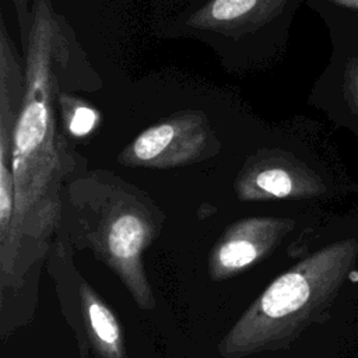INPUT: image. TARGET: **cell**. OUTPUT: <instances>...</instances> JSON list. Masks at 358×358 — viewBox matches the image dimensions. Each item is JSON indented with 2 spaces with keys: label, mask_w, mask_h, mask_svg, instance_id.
I'll return each instance as SVG.
<instances>
[{
  "label": "cell",
  "mask_w": 358,
  "mask_h": 358,
  "mask_svg": "<svg viewBox=\"0 0 358 358\" xmlns=\"http://www.w3.org/2000/svg\"><path fill=\"white\" fill-rule=\"evenodd\" d=\"M358 323V214L336 218L326 242L275 277L218 344L221 358L285 351L312 329L336 326L352 345Z\"/></svg>",
  "instance_id": "1"
},
{
  "label": "cell",
  "mask_w": 358,
  "mask_h": 358,
  "mask_svg": "<svg viewBox=\"0 0 358 358\" xmlns=\"http://www.w3.org/2000/svg\"><path fill=\"white\" fill-rule=\"evenodd\" d=\"M165 218L148 193L115 172L77 166L64 182L60 231L69 245L88 249L145 310H152L157 299L144 253L161 235Z\"/></svg>",
  "instance_id": "2"
},
{
  "label": "cell",
  "mask_w": 358,
  "mask_h": 358,
  "mask_svg": "<svg viewBox=\"0 0 358 358\" xmlns=\"http://www.w3.org/2000/svg\"><path fill=\"white\" fill-rule=\"evenodd\" d=\"M234 192L241 201H320L355 196V179L310 165L284 150H263L245 161Z\"/></svg>",
  "instance_id": "3"
},
{
  "label": "cell",
  "mask_w": 358,
  "mask_h": 358,
  "mask_svg": "<svg viewBox=\"0 0 358 358\" xmlns=\"http://www.w3.org/2000/svg\"><path fill=\"white\" fill-rule=\"evenodd\" d=\"M220 141L199 113H182L143 130L117 162L129 168L171 169L186 166L215 155Z\"/></svg>",
  "instance_id": "4"
},
{
  "label": "cell",
  "mask_w": 358,
  "mask_h": 358,
  "mask_svg": "<svg viewBox=\"0 0 358 358\" xmlns=\"http://www.w3.org/2000/svg\"><path fill=\"white\" fill-rule=\"evenodd\" d=\"M294 217H246L228 225L208 255V275L224 281L268 257L296 231Z\"/></svg>",
  "instance_id": "5"
},
{
  "label": "cell",
  "mask_w": 358,
  "mask_h": 358,
  "mask_svg": "<svg viewBox=\"0 0 358 358\" xmlns=\"http://www.w3.org/2000/svg\"><path fill=\"white\" fill-rule=\"evenodd\" d=\"M80 315L84 333V354L95 358H127L124 331L113 310L96 291L76 273Z\"/></svg>",
  "instance_id": "6"
},
{
  "label": "cell",
  "mask_w": 358,
  "mask_h": 358,
  "mask_svg": "<svg viewBox=\"0 0 358 358\" xmlns=\"http://www.w3.org/2000/svg\"><path fill=\"white\" fill-rule=\"evenodd\" d=\"M63 119L66 130L74 137L88 136L98 124L99 115L91 106L78 102L70 101L69 105L63 101Z\"/></svg>",
  "instance_id": "7"
},
{
  "label": "cell",
  "mask_w": 358,
  "mask_h": 358,
  "mask_svg": "<svg viewBox=\"0 0 358 358\" xmlns=\"http://www.w3.org/2000/svg\"><path fill=\"white\" fill-rule=\"evenodd\" d=\"M260 0H213L203 11L204 21L231 22L250 14Z\"/></svg>",
  "instance_id": "8"
},
{
  "label": "cell",
  "mask_w": 358,
  "mask_h": 358,
  "mask_svg": "<svg viewBox=\"0 0 358 358\" xmlns=\"http://www.w3.org/2000/svg\"><path fill=\"white\" fill-rule=\"evenodd\" d=\"M347 99L351 110L358 117V66L351 69L347 78Z\"/></svg>",
  "instance_id": "9"
},
{
  "label": "cell",
  "mask_w": 358,
  "mask_h": 358,
  "mask_svg": "<svg viewBox=\"0 0 358 358\" xmlns=\"http://www.w3.org/2000/svg\"><path fill=\"white\" fill-rule=\"evenodd\" d=\"M337 4H341L344 7H352V8H358V0H331Z\"/></svg>",
  "instance_id": "10"
},
{
  "label": "cell",
  "mask_w": 358,
  "mask_h": 358,
  "mask_svg": "<svg viewBox=\"0 0 358 358\" xmlns=\"http://www.w3.org/2000/svg\"><path fill=\"white\" fill-rule=\"evenodd\" d=\"M358 355V323H357V336H355V348H354V357Z\"/></svg>",
  "instance_id": "11"
}]
</instances>
